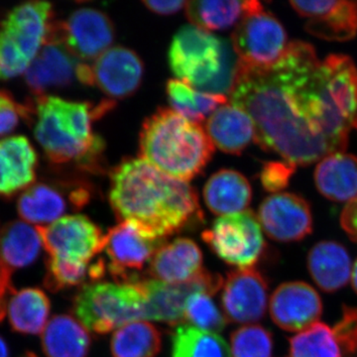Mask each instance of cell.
<instances>
[{
    "mask_svg": "<svg viewBox=\"0 0 357 357\" xmlns=\"http://www.w3.org/2000/svg\"><path fill=\"white\" fill-rule=\"evenodd\" d=\"M206 132L213 146L236 155L243 153L256 136L251 117L232 103L222 105L208 116Z\"/></svg>",
    "mask_w": 357,
    "mask_h": 357,
    "instance_id": "23",
    "label": "cell"
},
{
    "mask_svg": "<svg viewBox=\"0 0 357 357\" xmlns=\"http://www.w3.org/2000/svg\"><path fill=\"white\" fill-rule=\"evenodd\" d=\"M30 110L0 91V136L10 133L20 123V117H28Z\"/></svg>",
    "mask_w": 357,
    "mask_h": 357,
    "instance_id": "40",
    "label": "cell"
},
{
    "mask_svg": "<svg viewBox=\"0 0 357 357\" xmlns=\"http://www.w3.org/2000/svg\"><path fill=\"white\" fill-rule=\"evenodd\" d=\"M36 103L35 137L49 160L56 164L76 162L86 170L98 168L105 142L91 131V121L109 112L112 103L93 107L52 96H38Z\"/></svg>",
    "mask_w": 357,
    "mask_h": 357,
    "instance_id": "3",
    "label": "cell"
},
{
    "mask_svg": "<svg viewBox=\"0 0 357 357\" xmlns=\"http://www.w3.org/2000/svg\"><path fill=\"white\" fill-rule=\"evenodd\" d=\"M184 319L199 330L213 333L222 332L227 324V318L213 303L211 294L206 292L190 296L185 303Z\"/></svg>",
    "mask_w": 357,
    "mask_h": 357,
    "instance_id": "36",
    "label": "cell"
},
{
    "mask_svg": "<svg viewBox=\"0 0 357 357\" xmlns=\"http://www.w3.org/2000/svg\"><path fill=\"white\" fill-rule=\"evenodd\" d=\"M259 1H188L185 13L192 25L206 31L225 30L238 24L244 15L260 6Z\"/></svg>",
    "mask_w": 357,
    "mask_h": 357,
    "instance_id": "29",
    "label": "cell"
},
{
    "mask_svg": "<svg viewBox=\"0 0 357 357\" xmlns=\"http://www.w3.org/2000/svg\"><path fill=\"white\" fill-rule=\"evenodd\" d=\"M161 347V333L144 321L122 326L115 331L112 338L114 357H155Z\"/></svg>",
    "mask_w": 357,
    "mask_h": 357,
    "instance_id": "32",
    "label": "cell"
},
{
    "mask_svg": "<svg viewBox=\"0 0 357 357\" xmlns=\"http://www.w3.org/2000/svg\"><path fill=\"white\" fill-rule=\"evenodd\" d=\"M267 294L266 281L255 268L229 272L222 285L225 318L236 324L260 321L266 312Z\"/></svg>",
    "mask_w": 357,
    "mask_h": 357,
    "instance_id": "15",
    "label": "cell"
},
{
    "mask_svg": "<svg viewBox=\"0 0 357 357\" xmlns=\"http://www.w3.org/2000/svg\"><path fill=\"white\" fill-rule=\"evenodd\" d=\"M13 270L7 267L0 259V321L6 318L7 305H8V296L14 292L11 284V274Z\"/></svg>",
    "mask_w": 357,
    "mask_h": 357,
    "instance_id": "41",
    "label": "cell"
},
{
    "mask_svg": "<svg viewBox=\"0 0 357 357\" xmlns=\"http://www.w3.org/2000/svg\"><path fill=\"white\" fill-rule=\"evenodd\" d=\"M109 202L116 217L163 239L203 218L194 188L145 160L128 159L112 173Z\"/></svg>",
    "mask_w": 357,
    "mask_h": 357,
    "instance_id": "2",
    "label": "cell"
},
{
    "mask_svg": "<svg viewBox=\"0 0 357 357\" xmlns=\"http://www.w3.org/2000/svg\"><path fill=\"white\" fill-rule=\"evenodd\" d=\"M230 102L252 119L255 142L292 165L344 152L357 117V67L349 56L319 60L311 44L289 43L273 66H238Z\"/></svg>",
    "mask_w": 357,
    "mask_h": 357,
    "instance_id": "1",
    "label": "cell"
},
{
    "mask_svg": "<svg viewBox=\"0 0 357 357\" xmlns=\"http://www.w3.org/2000/svg\"><path fill=\"white\" fill-rule=\"evenodd\" d=\"M89 199V190L82 185L65 191L64 188L39 183L33 184L21 194L17 211L26 222L43 227L62 218L70 208L79 210L88 204Z\"/></svg>",
    "mask_w": 357,
    "mask_h": 357,
    "instance_id": "16",
    "label": "cell"
},
{
    "mask_svg": "<svg viewBox=\"0 0 357 357\" xmlns=\"http://www.w3.org/2000/svg\"><path fill=\"white\" fill-rule=\"evenodd\" d=\"M145 297V319L178 325L184 319L185 303L197 292L211 296L222 287L223 279L218 274L203 270L192 280L168 284L158 280H138Z\"/></svg>",
    "mask_w": 357,
    "mask_h": 357,
    "instance_id": "11",
    "label": "cell"
},
{
    "mask_svg": "<svg viewBox=\"0 0 357 357\" xmlns=\"http://www.w3.org/2000/svg\"><path fill=\"white\" fill-rule=\"evenodd\" d=\"M342 356L357 357V309L344 307L342 318L333 328Z\"/></svg>",
    "mask_w": 357,
    "mask_h": 357,
    "instance_id": "38",
    "label": "cell"
},
{
    "mask_svg": "<svg viewBox=\"0 0 357 357\" xmlns=\"http://www.w3.org/2000/svg\"><path fill=\"white\" fill-rule=\"evenodd\" d=\"M91 337L79 321L68 314L54 317L42 333L47 357H86Z\"/></svg>",
    "mask_w": 357,
    "mask_h": 357,
    "instance_id": "27",
    "label": "cell"
},
{
    "mask_svg": "<svg viewBox=\"0 0 357 357\" xmlns=\"http://www.w3.org/2000/svg\"><path fill=\"white\" fill-rule=\"evenodd\" d=\"M50 33L79 60H96L109 50L115 30L107 14L83 7L70 13L64 22L52 23Z\"/></svg>",
    "mask_w": 357,
    "mask_h": 357,
    "instance_id": "12",
    "label": "cell"
},
{
    "mask_svg": "<svg viewBox=\"0 0 357 357\" xmlns=\"http://www.w3.org/2000/svg\"><path fill=\"white\" fill-rule=\"evenodd\" d=\"M307 268L314 283L328 293L344 288L351 278V256L335 241L317 243L307 255Z\"/></svg>",
    "mask_w": 357,
    "mask_h": 357,
    "instance_id": "24",
    "label": "cell"
},
{
    "mask_svg": "<svg viewBox=\"0 0 357 357\" xmlns=\"http://www.w3.org/2000/svg\"><path fill=\"white\" fill-rule=\"evenodd\" d=\"M252 198L250 184L243 174L223 169L213 174L204 188V203L215 215H229L246 211Z\"/></svg>",
    "mask_w": 357,
    "mask_h": 357,
    "instance_id": "26",
    "label": "cell"
},
{
    "mask_svg": "<svg viewBox=\"0 0 357 357\" xmlns=\"http://www.w3.org/2000/svg\"><path fill=\"white\" fill-rule=\"evenodd\" d=\"M172 357H231L229 345L217 333L180 325L172 337Z\"/></svg>",
    "mask_w": 357,
    "mask_h": 357,
    "instance_id": "33",
    "label": "cell"
},
{
    "mask_svg": "<svg viewBox=\"0 0 357 357\" xmlns=\"http://www.w3.org/2000/svg\"><path fill=\"white\" fill-rule=\"evenodd\" d=\"M323 303L318 292L305 282H288L279 286L270 300V314L279 328L300 333L318 323Z\"/></svg>",
    "mask_w": 357,
    "mask_h": 357,
    "instance_id": "17",
    "label": "cell"
},
{
    "mask_svg": "<svg viewBox=\"0 0 357 357\" xmlns=\"http://www.w3.org/2000/svg\"><path fill=\"white\" fill-rule=\"evenodd\" d=\"M105 273V263L102 259L93 264H76L49 257L45 285L52 292H58L63 289L82 285L88 279L91 281L100 280Z\"/></svg>",
    "mask_w": 357,
    "mask_h": 357,
    "instance_id": "34",
    "label": "cell"
},
{
    "mask_svg": "<svg viewBox=\"0 0 357 357\" xmlns=\"http://www.w3.org/2000/svg\"><path fill=\"white\" fill-rule=\"evenodd\" d=\"M36 229L49 257L89 264L105 249L102 229L84 215H67Z\"/></svg>",
    "mask_w": 357,
    "mask_h": 357,
    "instance_id": "10",
    "label": "cell"
},
{
    "mask_svg": "<svg viewBox=\"0 0 357 357\" xmlns=\"http://www.w3.org/2000/svg\"><path fill=\"white\" fill-rule=\"evenodd\" d=\"M230 43L239 65L255 69L273 66L289 45L285 28L273 14L264 11L262 4L239 21Z\"/></svg>",
    "mask_w": 357,
    "mask_h": 357,
    "instance_id": "8",
    "label": "cell"
},
{
    "mask_svg": "<svg viewBox=\"0 0 357 357\" xmlns=\"http://www.w3.org/2000/svg\"><path fill=\"white\" fill-rule=\"evenodd\" d=\"M340 225L352 241L357 243V198L347 204L340 215Z\"/></svg>",
    "mask_w": 357,
    "mask_h": 357,
    "instance_id": "42",
    "label": "cell"
},
{
    "mask_svg": "<svg viewBox=\"0 0 357 357\" xmlns=\"http://www.w3.org/2000/svg\"><path fill=\"white\" fill-rule=\"evenodd\" d=\"M139 147L141 159L189 182L210 162L215 146L199 123L172 109H160L143 123Z\"/></svg>",
    "mask_w": 357,
    "mask_h": 357,
    "instance_id": "4",
    "label": "cell"
},
{
    "mask_svg": "<svg viewBox=\"0 0 357 357\" xmlns=\"http://www.w3.org/2000/svg\"><path fill=\"white\" fill-rule=\"evenodd\" d=\"M81 64L49 30L43 46L26 70V84L38 96L50 89L64 88L77 79Z\"/></svg>",
    "mask_w": 357,
    "mask_h": 357,
    "instance_id": "19",
    "label": "cell"
},
{
    "mask_svg": "<svg viewBox=\"0 0 357 357\" xmlns=\"http://www.w3.org/2000/svg\"><path fill=\"white\" fill-rule=\"evenodd\" d=\"M234 357H271L273 340L271 333L263 326H241L230 337Z\"/></svg>",
    "mask_w": 357,
    "mask_h": 357,
    "instance_id": "37",
    "label": "cell"
},
{
    "mask_svg": "<svg viewBox=\"0 0 357 357\" xmlns=\"http://www.w3.org/2000/svg\"><path fill=\"white\" fill-rule=\"evenodd\" d=\"M0 357H8V349L6 342L0 337Z\"/></svg>",
    "mask_w": 357,
    "mask_h": 357,
    "instance_id": "45",
    "label": "cell"
},
{
    "mask_svg": "<svg viewBox=\"0 0 357 357\" xmlns=\"http://www.w3.org/2000/svg\"><path fill=\"white\" fill-rule=\"evenodd\" d=\"M202 237L220 259L239 269L255 266L265 246L261 225L251 211L218 218Z\"/></svg>",
    "mask_w": 357,
    "mask_h": 357,
    "instance_id": "9",
    "label": "cell"
},
{
    "mask_svg": "<svg viewBox=\"0 0 357 357\" xmlns=\"http://www.w3.org/2000/svg\"><path fill=\"white\" fill-rule=\"evenodd\" d=\"M43 246L36 227L24 222L7 223L0 232V259L11 270L31 264Z\"/></svg>",
    "mask_w": 357,
    "mask_h": 357,
    "instance_id": "30",
    "label": "cell"
},
{
    "mask_svg": "<svg viewBox=\"0 0 357 357\" xmlns=\"http://www.w3.org/2000/svg\"><path fill=\"white\" fill-rule=\"evenodd\" d=\"M185 1H154V0H148L143 1V4L147 7L152 13L160 14V15H171L180 11L183 7L185 6Z\"/></svg>",
    "mask_w": 357,
    "mask_h": 357,
    "instance_id": "43",
    "label": "cell"
},
{
    "mask_svg": "<svg viewBox=\"0 0 357 357\" xmlns=\"http://www.w3.org/2000/svg\"><path fill=\"white\" fill-rule=\"evenodd\" d=\"M352 128L357 129V117L356 119V121H354V124H352Z\"/></svg>",
    "mask_w": 357,
    "mask_h": 357,
    "instance_id": "47",
    "label": "cell"
},
{
    "mask_svg": "<svg viewBox=\"0 0 357 357\" xmlns=\"http://www.w3.org/2000/svg\"><path fill=\"white\" fill-rule=\"evenodd\" d=\"M258 220L270 238L281 243L301 241L311 234L312 215L306 199L291 192H278L262 202Z\"/></svg>",
    "mask_w": 357,
    "mask_h": 357,
    "instance_id": "14",
    "label": "cell"
},
{
    "mask_svg": "<svg viewBox=\"0 0 357 357\" xmlns=\"http://www.w3.org/2000/svg\"><path fill=\"white\" fill-rule=\"evenodd\" d=\"M91 70L93 84L110 98H128L142 82V61L126 47H112L105 51L96 59Z\"/></svg>",
    "mask_w": 357,
    "mask_h": 357,
    "instance_id": "20",
    "label": "cell"
},
{
    "mask_svg": "<svg viewBox=\"0 0 357 357\" xmlns=\"http://www.w3.org/2000/svg\"><path fill=\"white\" fill-rule=\"evenodd\" d=\"M297 167L286 161L265 162L262 167L260 178L263 188L267 192L278 194L288 187L290 178Z\"/></svg>",
    "mask_w": 357,
    "mask_h": 357,
    "instance_id": "39",
    "label": "cell"
},
{
    "mask_svg": "<svg viewBox=\"0 0 357 357\" xmlns=\"http://www.w3.org/2000/svg\"><path fill=\"white\" fill-rule=\"evenodd\" d=\"M38 157L24 136L0 140V197L11 198L36 180Z\"/></svg>",
    "mask_w": 357,
    "mask_h": 357,
    "instance_id": "21",
    "label": "cell"
},
{
    "mask_svg": "<svg viewBox=\"0 0 357 357\" xmlns=\"http://www.w3.org/2000/svg\"><path fill=\"white\" fill-rule=\"evenodd\" d=\"M50 307V300L40 289L27 288L14 293L7 305L11 328L26 335L43 333Z\"/></svg>",
    "mask_w": 357,
    "mask_h": 357,
    "instance_id": "28",
    "label": "cell"
},
{
    "mask_svg": "<svg viewBox=\"0 0 357 357\" xmlns=\"http://www.w3.org/2000/svg\"><path fill=\"white\" fill-rule=\"evenodd\" d=\"M294 10L307 18L305 29L317 38L344 42L357 34V1H291Z\"/></svg>",
    "mask_w": 357,
    "mask_h": 357,
    "instance_id": "18",
    "label": "cell"
},
{
    "mask_svg": "<svg viewBox=\"0 0 357 357\" xmlns=\"http://www.w3.org/2000/svg\"><path fill=\"white\" fill-rule=\"evenodd\" d=\"M22 357H38L36 356V354H33V352H27V354H25L24 356Z\"/></svg>",
    "mask_w": 357,
    "mask_h": 357,
    "instance_id": "46",
    "label": "cell"
},
{
    "mask_svg": "<svg viewBox=\"0 0 357 357\" xmlns=\"http://www.w3.org/2000/svg\"><path fill=\"white\" fill-rule=\"evenodd\" d=\"M290 356L344 357L333 328L319 321L291 338Z\"/></svg>",
    "mask_w": 357,
    "mask_h": 357,
    "instance_id": "35",
    "label": "cell"
},
{
    "mask_svg": "<svg viewBox=\"0 0 357 357\" xmlns=\"http://www.w3.org/2000/svg\"><path fill=\"white\" fill-rule=\"evenodd\" d=\"M203 270V253L189 238H177L160 246L148 267L153 278L168 284L192 280Z\"/></svg>",
    "mask_w": 357,
    "mask_h": 357,
    "instance_id": "22",
    "label": "cell"
},
{
    "mask_svg": "<svg viewBox=\"0 0 357 357\" xmlns=\"http://www.w3.org/2000/svg\"><path fill=\"white\" fill-rule=\"evenodd\" d=\"M52 4L29 1L14 7L0 24V79L26 72L45 43L52 25Z\"/></svg>",
    "mask_w": 357,
    "mask_h": 357,
    "instance_id": "6",
    "label": "cell"
},
{
    "mask_svg": "<svg viewBox=\"0 0 357 357\" xmlns=\"http://www.w3.org/2000/svg\"><path fill=\"white\" fill-rule=\"evenodd\" d=\"M351 284L352 287H354V291H356L357 294V260L356 263H354V266H352L351 271Z\"/></svg>",
    "mask_w": 357,
    "mask_h": 357,
    "instance_id": "44",
    "label": "cell"
},
{
    "mask_svg": "<svg viewBox=\"0 0 357 357\" xmlns=\"http://www.w3.org/2000/svg\"><path fill=\"white\" fill-rule=\"evenodd\" d=\"M169 64L178 79L204 93H231L239 61L230 42L190 24L181 28L169 50Z\"/></svg>",
    "mask_w": 357,
    "mask_h": 357,
    "instance_id": "5",
    "label": "cell"
},
{
    "mask_svg": "<svg viewBox=\"0 0 357 357\" xmlns=\"http://www.w3.org/2000/svg\"><path fill=\"white\" fill-rule=\"evenodd\" d=\"M162 241L148 236L131 222H121L112 227L105 236V249L114 280L128 284L139 280L135 272L151 261Z\"/></svg>",
    "mask_w": 357,
    "mask_h": 357,
    "instance_id": "13",
    "label": "cell"
},
{
    "mask_svg": "<svg viewBox=\"0 0 357 357\" xmlns=\"http://www.w3.org/2000/svg\"><path fill=\"white\" fill-rule=\"evenodd\" d=\"M74 312L91 332L109 333L145 319V297L133 283L96 282L81 289L75 298Z\"/></svg>",
    "mask_w": 357,
    "mask_h": 357,
    "instance_id": "7",
    "label": "cell"
},
{
    "mask_svg": "<svg viewBox=\"0 0 357 357\" xmlns=\"http://www.w3.org/2000/svg\"><path fill=\"white\" fill-rule=\"evenodd\" d=\"M167 93L172 109L196 123L204 121L227 100L225 96L204 93L178 79L168 82Z\"/></svg>",
    "mask_w": 357,
    "mask_h": 357,
    "instance_id": "31",
    "label": "cell"
},
{
    "mask_svg": "<svg viewBox=\"0 0 357 357\" xmlns=\"http://www.w3.org/2000/svg\"><path fill=\"white\" fill-rule=\"evenodd\" d=\"M314 183L318 191L331 201L349 203L357 198V157L337 152L319 160Z\"/></svg>",
    "mask_w": 357,
    "mask_h": 357,
    "instance_id": "25",
    "label": "cell"
}]
</instances>
